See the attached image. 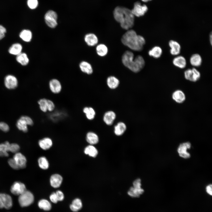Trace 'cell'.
I'll return each instance as SVG.
<instances>
[{
	"label": "cell",
	"instance_id": "b9f144b4",
	"mask_svg": "<svg viewBox=\"0 0 212 212\" xmlns=\"http://www.w3.org/2000/svg\"><path fill=\"white\" fill-rule=\"evenodd\" d=\"M55 105L54 103L51 100L47 99V111L52 112L54 110Z\"/></svg>",
	"mask_w": 212,
	"mask_h": 212
},
{
	"label": "cell",
	"instance_id": "d6986e66",
	"mask_svg": "<svg viewBox=\"0 0 212 212\" xmlns=\"http://www.w3.org/2000/svg\"><path fill=\"white\" fill-rule=\"evenodd\" d=\"M189 62L195 68L199 67L201 65L202 59L201 56L199 54L195 53L191 56Z\"/></svg>",
	"mask_w": 212,
	"mask_h": 212
},
{
	"label": "cell",
	"instance_id": "bcb514c9",
	"mask_svg": "<svg viewBox=\"0 0 212 212\" xmlns=\"http://www.w3.org/2000/svg\"><path fill=\"white\" fill-rule=\"evenodd\" d=\"M55 193L58 201H61L64 200V196L62 191L58 190Z\"/></svg>",
	"mask_w": 212,
	"mask_h": 212
},
{
	"label": "cell",
	"instance_id": "83f0119b",
	"mask_svg": "<svg viewBox=\"0 0 212 212\" xmlns=\"http://www.w3.org/2000/svg\"><path fill=\"white\" fill-rule=\"evenodd\" d=\"M96 50L98 55L103 57L107 54L108 50L106 45L103 44H100L97 45Z\"/></svg>",
	"mask_w": 212,
	"mask_h": 212
},
{
	"label": "cell",
	"instance_id": "ac0fdd59",
	"mask_svg": "<svg viewBox=\"0 0 212 212\" xmlns=\"http://www.w3.org/2000/svg\"><path fill=\"white\" fill-rule=\"evenodd\" d=\"M116 117V115L114 112L112 111H108L105 113L103 120L106 125H111L112 124Z\"/></svg>",
	"mask_w": 212,
	"mask_h": 212
},
{
	"label": "cell",
	"instance_id": "6da1fadb",
	"mask_svg": "<svg viewBox=\"0 0 212 212\" xmlns=\"http://www.w3.org/2000/svg\"><path fill=\"white\" fill-rule=\"evenodd\" d=\"M121 41L122 44L130 49L139 52L143 49L145 40L142 36L137 34L134 30L130 29L123 35Z\"/></svg>",
	"mask_w": 212,
	"mask_h": 212
},
{
	"label": "cell",
	"instance_id": "7dc6e473",
	"mask_svg": "<svg viewBox=\"0 0 212 212\" xmlns=\"http://www.w3.org/2000/svg\"><path fill=\"white\" fill-rule=\"evenodd\" d=\"M6 32V28L0 25V40L5 37Z\"/></svg>",
	"mask_w": 212,
	"mask_h": 212
},
{
	"label": "cell",
	"instance_id": "d590c367",
	"mask_svg": "<svg viewBox=\"0 0 212 212\" xmlns=\"http://www.w3.org/2000/svg\"><path fill=\"white\" fill-rule=\"evenodd\" d=\"M38 206L40 208L46 211L50 210L52 208L51 203L48 200L45 199L40 200L38 202Z\"/></svg>",
	"mask_w": 212,
	"mask_h": 212
},
{
	"label": "cell",
	"instance_id": "8992f818",
	"mask_svg": "<svg viewBox=\"0 0 212 212\" xmlns=\"http://www.w3.org/2000/svg\"><path fill=\"white\" fill-rule=\"evenodd\" d=\"M33 122L31 118L27 116H22L17 121L16 126L20 130L24 132L28 130V125H32Z\"/></svg>",
	"mask_w": 212,
	"mask_h": 212
},
{
	"label": "cell",
	"instance_id": "52a82bcc",
	"mask_svg": "<svg viewBox=\"0 0 212 212\" xmlns=\"http://www.w3.org/2000/svg\"><path fill=\"white\" fill-rule=\"evenodd\" d=\"M57 16L56 13L52 10H49L45 14L44 19L47 25L51 28H55L57 25Z\"/></svg>",
	"mask_w": 212,
	"mask_h": 212
},
{
	"label": "cell",
	"instance_id": "4fadbf2b",
	"mask_svg": "<svg viewBox=\"0 0 212 212\" xmlns=\"http://www.w3.org/2000/svg\"><path fill=\"white\" fill-rule=\"evenodd\" d=\"M49 85L50 91L54 94H59L62 90V86L61 82L57 79H53L50 80Z\"/></svg>",
	"mask_w": 212,
	"mask_h": 212
},
{
	"label": "cell",
	"instance_id": "d6a6232c",
	"mask_svg": "<svg viewBox=\"0 0 212 212\" xmlns=\"http://www.w3.org/2000/svg\"><path fill=\"white\" fill-rule=\"evenodd\" d=\"M19 37L24 41L29 42L32 38V33L31 31L28 29H24L20 33Z\"/></svg>",
	"mask_w": 212,
	"mask_h": 212
},
{
	"label": "cell",
	"instance_id": "f907efd6",
	"mask_svg": "<svg viewBox=\"0 0 212 212\" xmlns=\"http://www.w3.org/2000/svg\"><path fill=\"white\" fill-rule=\"evenodd\" d=\"M212 34L211 33L210 36V40L211 44V45L212 44Z\"/></svg>",
	"mask_w": 212,
	"mask_h": 212
},
{
	"label": "cell",
	"instance_id": "ffe728a7",
	"mask_svg": "<svg viewBox=\"0 0 212 212\" xmlns=\"http://www.w3.org/2000/svg\"><path fill=\"white\" fill-rule=\"evenodd\" d=\"M62 178L58 174L52 175L50 178V183L52 187L57 188L60 187L62 181Z\"/></svg>",
	"mask_w": 212,
	"mask_h": 212
},
{
	"label": "cell",
	"instance_id": "603a6c76",
	"mask_svg": "<svg viewBox=\"0 0 212 212\" xmlns=\"http://www.w3.org/2000/svg\"><path fill=\"white\" fill-rule=\"evenodd\" d=\"M79 67L81 70L84 73L88 74H91L93 73L92 67L91 65L87 62H81L79 64Z\"/></svg>",
	"mask_w": 212,
	"mask_h": 212
},
{
	"label": "cell",
	"instance_id": "3957f363",
	"mask_svg": "<svg viewBox=\"0 0 212 212\" xmlns=\"http://www.w3.org/2000/svg\"><path fill=\"white\" fill-rule=\"evenodd\" d=\"M122 62L125 66L135 73L140 71L145 64V60L142 56L138 55L135 57L133 53L128 50L122 54Z\"/></svg>",
	"mask_w": 212,
	"mask_h": 212
},
{
	"label": "cell",
	"instance_id": "60d3db41",
	"mask_svg": "<svg viewBox=\"0 0 212 212\" xmlns=\"http://www.w3.org/2000/svg\"><path fill=\"white\" fill-rule=\"evenodd\" d=\"M28 6L31 9L36 8L38 5L37 0H28L27 2Z\"/></svg>",
	"mask_w": 212,
	"mask_h": 212
},
{
	"label": "cell",
	"instance_id": "e575fe53",
	"mask_svg": "<svg viewBox=\"0 0 212 212\" xmlns=\"http://www.w3.org/2000/svg\"><path fill=\"white\" fill-rule=\"evenodd\" d=\"M16 59L17 62L23 66L27 65L29 61L27 54L21 52L17 55Z\"/></svg>",
	"mask_w": 212,
	"mask_h": 212
},
{
	"label": "cell",
	"instance_id": "9a60e30c",
	"mask_svg": "<svg viewBox=\"0 0 212 212\" xmlns=\"http://www.w3.org/2000/svg\"><path fill=\"white\" fill-rule=\"evenodd\" d=\"M168 45L170 48V53L172 55L176 56L179 54L181 47L178 42L173 40H170L168 42Z\"/></svg>",
	"mask_w": 212,
	"mask_h": 212
},
{
	"label": "cell",
	"instance_id": "7bdbcfd3",
	"mask_svg": "<svg viewBox=\"0 0 212 212\" xmlns=\"http://www.w3.org/2000/svg\"><path fill=\"white\" fill-rule=\"evenodd\" d=\"M8 163L9 166L14 169L18 170L19 169L13 158H10L9 159Z\"/></svg>",
	"mask_w": 212,
	"mask_h": 212
},
{
	"label": "cell",
	"instance_id": "f1b7e54d",
	"mask_svg": "<svg viewBox=\"0 0 212 212\" xmlns=\"http://www.w3.org/2000/svg\"><path fill=\"white\" fill-rule=\"evenodd\" d=\"M22 47L21 44L16 43L12 44L9 48V53L12 55H17L21 53Z\"/></svg>",
	"mask_w": 212,
	"mask_h": 212
},
{
	"label": "cell",
	"instance_id": "cb8c5ba5",
	"mask_svg": "<svg viewBox=\"0 0 212 212\" xmlns=\"http://www.w3.org/2000/svg\"><path fill=\"white\" fill-rule=\"evenodd\" d=\"M119 80L114 76H110L107 79V83L108 86L112 89L117 88L119 85Z\"/></svg>",
	"mask_w": 212,
	"mask_h": 212
},
{
	"label": "cell",
	"instance_id": "277c9868",
	"mask_svg": "<svg viewBox=\"0 0 212 212\" xmlns=\"http://www.w3.org/2000/svg\"><path fill=\"white\" fill-rule=\"evenodd\" d=\"M141 186L140 179H136L133 183V186L130 187L128 191V194L132 197H139L144 192V190L141 188Z\"/></svg>",
	"mask_w": 212,
	"mask_h": 212
},
{
	"label": "cell",
	"instance_id": "7c38bea8",
	"mask_svg": "<svg viewBox=\"0 0 212 212\" xmlns=\"http://www.w3.org/2000/svg\"><path fill=\"white\" fill-rule=\"evenodd\" d=\"M4 83L5 87L9 89L16 88L18 85L17 78L14 76L11 75H8L5 77Z\"/></svg>",
	"mask_w": 212,
	"mask_h": 212
},
{
	"label": "cell",
	"instance_id": "c3c4849f",
	"mask_svg": "<svg viewBox=\"0 0 212 212\" xmlns=\"http://www.w3.org/2000/svg\"><path fill=\"white\" fill-rule=\"evenodd\" d=\"M49 198L51 202L54 203H57L58 201L55 192H53L51 194Z\"/></svg>",
	"mask_w": 212,
	"mask_h": 212
},
{
	"label": "cell",
	"instance_id": "ee69618b",
	"mask_svg": "<svg viewBox=\"0 0 212 212\" xmlns=\"http://www.w3.org/2000/svg\"><path fill=\"white\" fill-rule=\"evenodd\" d=\"M0 130L4 132H7L9 130V127L5 122H0Z\"/></svg>",
	"mask_w": 212,
	"mask_h": 212
},
{
	"label": "cell",
	"instance_id": "5b68a950",
	"mask_svg": "<svg viewBox=\"0 0 212 212\" xmlns=\"http://www.w3.org/2000/svg\"><path fill=\"white\" fill-rule=\"evenodd\" d=\"M34 201V196L33 194L30 191H26L23 193L19 195L18 201L21 207H26L31 204Z\"/></svg>",
	"mask_w": 212,
	"mask_h": 212
},
{
	"label": "cell",
	"instance_id": "2e32d148",
	"mask_svg": "<svg viewBox=\"0 0 212 212\" xmlns=\"http://www.w3.org/2000/svg\"><path fill=\"white\" fill-rule=\"evenodd\" d=\"M172 63L175 67L181 69L185 68L187 63L185 57L183 56L179 55L175 56L173 59Z\"/></svg>",
	"mask_w": 212,
	"mask_h": 212
},
{
	"label": "cell",
	"instance_id": "f35d334b",
	"mask_svg": "<svg viewBox=\"0 0 212 212\" xmlns=\"http://www.w3.org/2000/svg\"><path fill=\"white\" fill-rule=\"evenodd\" d=\"M192 70V74L190 81L196 82L200 79L201 73L195 67L193 68Z\"/></svg>",
	"mask_w": 212,
	"mask_h": 212
},
{
	"label": "cell",
	"instance_id": "f546056e",
	"mask_svg": "<svg viewBox=\"0 0 212 212\" xmlns=\"http://www.w3.org/2000/svg\"><path fill=\"white\" fill-rule=\"evenodd\" d=\"M10 144L8 141L0 144V157H7Z\"/></svg>",
	"mask_w": 212,
	"mask_h": 212
},
{
	"label": "cell",
	"instance_id": "30bf717a",
	"mask_svg": "<svg viewBox=\"0 0 212 212\" xmlns=\"http://www.w3.org/2000/svg\"><path fill=\"white\" fill-rule=\"evenodd\" d=\"M12 206V200L11 197L8 194L0 193V208L9 209Z\"/></svg>",
	"mask_w": 212,
	"mask_h": 212
},
{
	"label": "cell",
	"instance_id": "74e56055",
	"mask_svg": "<svg viewBox=\"0 0 212 212\" xmlns=\"http://www.w3.org/2000/svg\"><path fill=\"white\" fill-rule=\"evenodd\" d=\"M47 99L43 98L38 101L40 110L44 112H46L47 111Z\"/></svg>",
	"mask_w": 212,
	"mask_h": 212
},
{
	"label": "cell",
	"instance_id": "4dcf8cb0",
	"mask_svg": "<svg viewBox=\"0 0 212 212\" xmlns=\"http://www.w3.org/2000/svg\"><path fill=\"white\" fill-rule=\"evenodd\" d=\"M82 206L81 201L78 198L74 199L70 205V209L74 212H77L81 209Z\"/></svg>",
	"mask_w": 212,
	"mask_h": 212
},
{
	"label": "cell",
	"instance_id": "f6af8a7d",
	"mask_svg": "<svg viewBox=\"0 0 212 212\" xmlns=\"http://www.w3.org/2000/svg\"><path fill=\"white\" fill-rule=\"evenodd\" d=\"M192 72V69H188L185 71L184 72V76L186 80H190Z\"/></svg>",
	"mask_w": 212,
	"mask_h": 212
},
{
	"label": "cell",
	"instance_id": "8d00e7d4",
	"mask_svg": "<svg viewBox=\"0 0 212 212\" xmlns=\"http://www.w3.org/2000/svg\"><path fill=\"white\" fill-rule=\"evenodd\" d=\"M38 163L39 167L42 169L46 170L49 168V162L44 157L39 158L38 160Z\"/></svg>",
	"mask_w": 212,
	"mask_h": 212
},
{
	"label": "cell",
	"instance_id": "816d5d0a",
	"mask_svg": "<svg viewBox=\"0 0 212 212\" xmlns=\"http://www.w3.org/2000/svg\"><path fill=\"white\" fill-rule=\"evenodd\" d=\"M141 0L144 2H146L149 1H150L152 0Z\"/></svg>",
	"mask_w": 212,
	"mask_h": 212
},
{
	"label": "cell",
	"instance_id": "ab89813d",
	"mask_svg": "<svg viewBox=\"0 0 212 212\" xmlns=\"http://www.w3.org/2000/svg\"><path fill=\"white\" fill-rule=\"evenodd\" d=\"M20 149L19 145L16 143L10 144L9 152L15 153L18 152Z\"/></svg>",
	"mask_w": 212,
	"mask_h": 212
},
{
	"label": "cell",
	"instance_id": "7a4b0ae2",
	"mask_svg": "<svg viewBox=\"0 0 212 212\" xmlns=\"http://www.w3.org/2000/svg\"><path fill=\"white\" fill-rule=\"evenodd\" d=\"M113 14L115 19L120 24L123 29L127 30L133 26L135 16L130 9L125 7L117 6L115 9Z\"/></svg>",
	"mask_w": 212,
	"mask_h": 212
},
{
	"label": "cell",
	"instance_id": "44dd1931",
	"mask_svg": "<svg viewBox=\"0 0 212 212\" xmlns=\"http://www.w3.org/2000/svg\"><path fill=\"white\" fill-rule=\"evenodd\" d=\"M172 97L175 102L178 103L183 102L186 99V96L184 93L180 90L175 91L172 94Z\"/></svg>",
	"mask_w": 212,
	"mask_h": 212
},
{
	"label": "cell",
	"instance_id": "5bb4252c",
	"mask_svg": "<svg viewBox=\"0 0 212 212\" xmlns=\"http://www.w3.org/2000/svg\"><path fill=\"white\" fill-rule=\"evenodd\" d=\"M13 158L19 169L26 167V159L22 153L18 152L15 153Z\"/></svg>",
	"mask_w": 212,
	"mask_h": 212
},
{
	"label": "cell",
	"instance_id": "836d02e7",
	"mask_svg": "<svg viewBox=\"0 0 212 212\" xmlns=\"http://www.w3.org/2000/svg\"><path fill=\"white\" fill-rule=\"evenodd\" d=\"M83 112L88 120H92L94 118L96 113L94 109L92 107H85L83 109Z\"/></svg>",
	"mask_w": 212,
	"mask_h": 212
},
{
	"label": "cell",
	"instance_id": "4316f807",
	"mask_svg": "<svg viewBox=\"0 0 212 212\" xmlns=\"http://www.w3.org/2000/svg\"><path fill=\"white\" fill-rule=\"evenodd\" d=\"M40 147L44 150L49 149L52 146V140L49 138H44L39 141Z\"/></svg>",
	"mask_w": 212,
	"mask_h": 212
},
{
	"label": "cell",
	"instance_id": "e0dca14e",
	"mask_svg": "<svg viewBox=\"0 0 212 212\" xmlns=\"http://www.w3.org/2000/svg\"><path fill=\"white\" fill-rule=\"evenodd\" d=\"M84 40L86 44L90 47L96 45L98 42L97 37L93 33H89L86 34L84 37Z\"/></svg>",
	"mask_w": 212,
	"mask_h": 212
},
{
	"label": "cell",
	"instance_id": "ba28073f",
	"mask_svg": "<svg viewBox=\"0 0 212 212\" xmlns=\"http://www.w3.org/2000/svg\"><path fill=\"white\" fill-rule=\"evenodd\" d=\"M148 10L147 6L145 5H142L139 2H136L134 3L133 8L131 10L134 16L139 17L143 16Z\"/></svg>",
	"mask_w": 212,
	"mask_h": 212
},
{
	"label": "cell",
	"instance_id": "8fae6325",
	"mask_svg": "<svg viewBox=\"0 0 212 212\" xmlns=\"http://www.w3.org/2000/svg\"><path fill=\"white\" fill-rule=\"evenodd\" d=\"M26 187L24 183L19 181L14 182L11 186V193L16 195H20L26 191Z\"/></svg>",
	"mask_w": 212,
	"mask_h": 212
},
{
	"label": "cell",
	"instance_id": "484cf974",
	"mask_svg": "<svg viewBox=\"0 0 212 212\" xmlns=\"http://www.w3.org/2000/svg\"><path fill=\"white\" fill-rule=\"evenodd\" d=\"M86 140L88 143L93 145L98 142L99 138L96 134L92 132H89L86 135Z\"/></svg>",
	"mask_w": 212,
	"mask_h": 212
},
{
	"label": "cell",
	"instance_id": "d4e9b609",
	"mask_svg": "<svg viewBox=\"0 0 212 212\" xmlns=\"http://www.w3.org/2000/svg\"><path fill=\"white\" fill-rule=\"evenodd\" d=\"M126 129L125 124L122 122H119L115 126L114 132L115 135L119 136L123 134Z\"/></svg>",
	"mask_w": 212,
	"mask_h": 212
},
{
	"label": "cell",
	"instance_id": "7402d4cb",
	"mask_svg": "<svg viewBox=\"0 0 212 212\" xmlns=\"http://www.w3.org/2000/svg\"><path fill=\"white\" fill-rule=\"evenodd\" d=\"M163 53V50L160 46H156L153 47L148 52V55L151 57L158 59L160 58Z\"/></svg>",
	"mask_w": 212,
	"mask_h": 212
},
{
	"label": "cell",
	"instance_id": "9c48e42d",
	"mask_svg": "<svg viewBox=\"0 0 212 212\" xmlns=\"http://www.w3.org/2000/svg\"><path fill=\"white\" fill-rule=\"evenodd\" d=\"M191 143L189 142L180 144L177 149V152L179 156L185 159L190 158L191 155L187 152V150L191 148Z\"/></svg>",
	"mask_w": 212,
	"mask_h": 212
},
{
	"label": "cell",
	"instance_id": "681fc988",
	"mask_svg": "<svg viewBox=\"0 0 212 212\" xmlns=\"http://www.w3.org/2000/svg\"><path fill=\"white\" fill-rule=\"evenodd\" d=\"M212 186L210 184L207 186L206 188V190L207 193L210 196L212 195Z\"/></svg>",
	"mask_w": 212,
	"mask_h": 212
},
{
	"label": "cell",
	"instance_id": "1f68e13d",
	"mask_svg": "<svg viewBox=\"0 0 212 212\" xmlns=\"http://www.w3.org/2000/svg\"><path fill=\"white\" fill-rule=\"evenodd\" d=\"M84 153L89 156L95 158L97 156L98 153V150L93 145H89L87 146L85 149Z\"/></svg>",
	"mask_w": 212,
	"mask_h": 212
}]
</instances>
